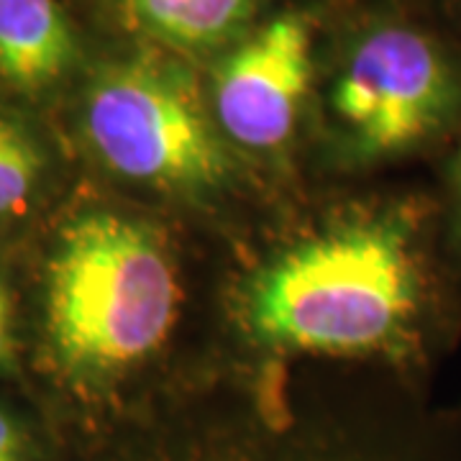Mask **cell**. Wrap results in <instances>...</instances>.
I'll use <instances>...</instances> for the list:
<instances>
[{"label": "cell", "instance_id": "6da1fadb", "mask_svg": "<svg viewBox=\"0 0 461 461\" xmlns=\"http://www.w3.org/2000/svg\"><path fill=\"white\" fill-rule=\"evenodd\" d=\"M423 308V267L411 211L362 215L282 251L249 282L247 329L272 348L390 354Z\"/></svg>", "mask_w": 461, "mask_h": 461}, {"label": "cell", "instance_id": "7a4b0ae2", "mask_svg": "<svg viewBox=\"0 0 461 461\" xmlns=\"http://www.w3.org/2000/svg\"><path fill=\"white\" fill-rule=\"evenodd\" d=\"M175 267L147 223L90 211L69 221L47 264V336L80 382H105L151 357L177 315Z\"/></svg>", "mask_w": 461, "mask_h": 461}, {"label": "cell", "instance_id": "3957f363", "mask_svg": "<svg viewBox=\"0 0 461 461\" xmlns=\"http://www.w3.org/2000/svg\"><path fill=\"white\" fill-rule=\"evenodd\" d=\"M83 129L100 162L123 180L203 198L230 177V157L198 80L157 51L100 69L85 93Z\"/></svg>", "mask_w": 461, "mask_h": 461}, {"label": "cell", "instance_id": "277c9868", "mask_svg": "<svg viewBox=\"0 0 461 461\" xmlns=\"http://www.w3.org/2000/svg\"><path fill=\"white\" fill-rule=\"evenodd\" d=\"M330 105L364 159L430 141L461 111V77L429 33L387 23L364 33L333 83Z\"/></svg>", "mask_w": 461, "mask_h": 461}, {"label": "cell", "instance_id": "5b68a950", "mask_svg": "<svg viewBox=\"0 0 461 461\" xmlns=\"http://www.w3.org/2000/svg\"><path fill=\"white\" fill-rule=\"evenodd\" d=\"M115 461H420L411 446L333 415H215L136 429Z\"/></svg>", "mask_w": 461, "mask_h": 461}, {"label": "cell", "instance_id": "8992f818", "mask_svg": "<svg viewBox=\"0 0 461 461\" xmlns=\"http://www.w3.org/2000/svg\"><path fill=\"white\" fill-rule=\"evenodd\" d=\"M311 80V26L303 16L282 14L218 62L211 87L215 123L241 147H280L295 129Z\"/></svg>", "mask_w": 461, "mask_h": 461}, {"label": "cell", "instance_id": "52a82bcc", "mask_svg": "<svg viewBox=\"0 0 461 461\" xmlns=\"http://www.w3.org/2000/svg\"><path fill=\"white\" fill-rule=\"evenodd\" d=\"M80 44L57 0H0V85L44 95L75 69Z\"/></svg>", "mask_w": 461, "mask_h": 461}, {"label": "cell", "instance_id": "ba28073f", "mask_svg": "<svg viewBox=\"0 0 461 461\" xmlns=\"http://www.w3.org/2000/svg\"><path fill=\"white\" fill-rule=\"evenodd\" d=\"M126 26L167 50L205 54L239 41L259 0H118Z\"/></svg>", "mask_w": 461, "mask_h": 461}, {"label": "cell", "instance_id": "9c48e42d", "mask_svg": "<svg viewBox=\"0 0 461 461\" xmlns=\"http://www.w3.org/2000/svg\"><path fill=\"white\" fill-rule=\"evenodd\" d=\"M44 172V154L32 131L0 113V215L18 213Z\"/></svg>", "mask_w": 461, "mask_h": 461}, {"label": "cell", "instance_id": "30bf717a", "mask_svg": "<svg viewBox=\"0 0 461 461\" xmlns=\"http://www.w3.org/2000/svg\"><path fill=\"white\" fill-rule=\"evenodd\" d=\"M0 461H29V433L5 408H0Z\"/></svg>", "mask_w": 461, "mask_h": 461}, {"label": "cell", "instance_id": "8fae6325", "mask_svg": "<svg viewBox=\"0 0 461 461\" xmlns=\"http://www.w3.org/2000/svg\"><path fill=\"white\" fill-rule=\"evenodd\" d=\"M11 351V297L5 285L0 282V359Z\"/></svg>", "mask_w": 461, "mask_h": 461}, {"label": "cell", "instance_id": "7c38bea8", "mask_svg": "<svg viewBox=\"0 0 461 461\" xmlns=\"http://www.w3.org/2000/svg\"><path fill=\"white\" fill-rule=\"evenodd\" d=\"M454 175H456V193H459V211H461V151L456 157V167H454Z\"/></svg>", "mask_w": 461, "mask_h": 461}]
</instances>
